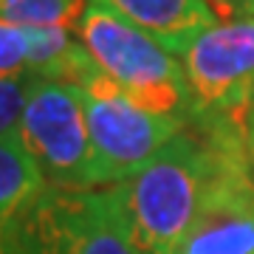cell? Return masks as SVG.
Returning a JSON list of instances; mask_svg holds the SVG:
<instances>
[{
  "label": "cell",
  "instance_id": "5b68a950",
  "mask_svg": "<svg viewBox=\"0 0 254 254\" xmlns=\"http://www.w3.org/2000/svg\"><path fill=\"white\" fill-rule=\"evenodd\" d=\"M20 254H138L122 184L82 192L48 187L23 229Z\"/></svg>",
  "mask_w": 254,
  "mask_h": 254
},
{
  "label": "cell",
  "instance_id": "ba28073f",
  "mask_svg": "<svg viewBox=\"0 0 254 254\" xmlns=\"http://www.w3.org/2000/svg\"><path fill=\"white\" fill-rule=\"evenodd\" d=\"M88 6H99L144 31L178 60L206 28L218 23L206 0H88Z\"/></svg>",
  "mask_w": 254,
  "mask_h": 254
},
{
  "label": "cell",
  "instance_id": "277c9868",
  "mask_svg": "<svg viewBox=\"0 0 254 254\" xmlns=\"http://www.w3.org/2000/svg\"><path fill=\"white\" fill-rule=\"evenodd\" d=\"M76 88H82L85 96L99 187H119L130 181L187 127L184 119L133 105L105 79L96 63Z\"/></svg>",
  "mask_w": 254,
  "mask_h": 254
},
{
  "label": "cell",
  "instance_id": "8fae6325",
  "mask_svg": "<svg viewBox=\"0 0 254 254\" xmlns=\"http://www.w3.org/2000/svg\"><path fill=\"white\" fill-rule=\"evenodd\" d=\"M31 57H34V28L0 20V79L31 73Z\"/></svg>",
  "mask_w": 254,
  "mask_h": 254
},
{
  "label": "cell",
  "instance_id": "7a4b0ae2",
  "mask_svg": "<svg viewBox=\"0 0 254 254\" xmlns=\"http://www.w3.org/2000/svg\"><path fill=\"white\" fill-rule=\"evenodd\" d=\"M76 34L96 68L122 96L144 110L184 119L190 125V85L175 54L99 6H85Z\"/></svg>",
  "mask_w": 254,
  "mask_h": 254
},
{
  "label": "cell",
  "instance_id": "52a82bcc",
  "mask_svg": "<svg viewBox=\"0 0 254 254\" xmlns=\"http://www.w3.org/2000/svg\"><path fill=\"white\" fill-rule=\"evenodd\" d=\"M192 119L246 122L254 108V17L218 20L181 54Z\"/></svg>",
  "mask_w": 254,
  "mask_h": 254
},
{
  "label": "cell",
  "instance_id": "4fadbf2b",
  "mask_svg": "<svg viewBox=\"0 0 254 254\" xmlns=\"http://www.w3.org/2000/svg\"><path fill=\"white\" fill-rule=\"evenodd\" d=\"M218 20L254 17V0H206Z\"/></svg>",
  "mask_w": 254,
  "mask_h": 254
},
{
  "label": "cell",
  "instance_id": "6da1fadb",
  "mask_svg": "<svg viewBox=\"0 0 254 254\" xmlns=\"http://www.w3.org/2000/svg\"><path fill=\"white\" fill-rule=\"evenodd\" d=\"M209 173V138L187 125L141 173L122 184L138 254H184Z\"/></svg>",
  "mask_w": 254,
  "mask_h": 254
},
{
  "label": "cell",
  "instance_id": "30bf717a",
  "mask_svg": "<svg viewBox=\"0 0 254 254\" xmlns=\"http://www.w3.org/2000/svg\"><path fill=\"white\" fill-rule=\"evenodd\" d=\"M82 0H0V20L23 28H76Z\"/></svg>",
  "mask_w": 254,
  "mask_h": 254
},
{
  "label": "cell",
  "instance_id": "7c38bea8",
  "mask_svg": "<svg viewBox=\"0 0 254 254\" xmlns=\"http://www.w3.org/2000/svg\"><path fill=\"white\" fill-rule=\"evenodd\" d=\"M34 82H37L34 73H20V76L0 79V138L17 136Z\"/></svg>",
  "mask_w": 254,
  "mask_h": 254
},
{
  "label": "cell",
  "instance_id": "3957f363",
  "mask_svg": "<svg viewBox=\"0 0 254 254\" xmlns=\"http://www.w3.org/2000/svg\"><path fill=\"white\" fill-rule=\"evenodd\" d=\"M209 138L212 173L184 254H254V161L246 144V122H190Z\"/></svg>",
  "mask_w": 254,
  "mask_h": 254
},
{
  "label": "cell",
  "instance_id": "9c48e42d",
  "mask_svg": "<svg viewBox=\"0 0 254 254\" xmlns=\"http://www.w3.org/2000/svg\"><path fill=\"white\" fill-rule=\"evenodd\" d=\"M48 181L20 136L0 138V254H20L23 229Z\"/></svg>",
  "mask_w": 254,
  "mask_h": 254
},
{
  "label": "cell",
  "instance_id": "8992f818",
  "mask_svg": "<svg viewBox=\"0 0 254 254\" xmlns=\"http://www.w3.org/2000/svg\"><path fill=\"white\" fill-rule=\"evenodd\" d=\"M17 136L51 190H102L82 88L37 76Z\"/></svg>",
  "mask_w": 254,
  "mask_h": 254
},
{
  "label": "cell",
  "instance_id": "5bb4252c",
  "mask_svg": "<svg viewBox=\"0 0 254 254\" xmlns=\"http://www.w3.org/2000/svg\"><path fill=\"white\" fill-rule=\"evenodd\" d=\"M246 144H249V153H252V161H254V108L246 116Z\"/></svg>",
  "mask_w": 254,
  "mask_h": 254
}]
</instances>
